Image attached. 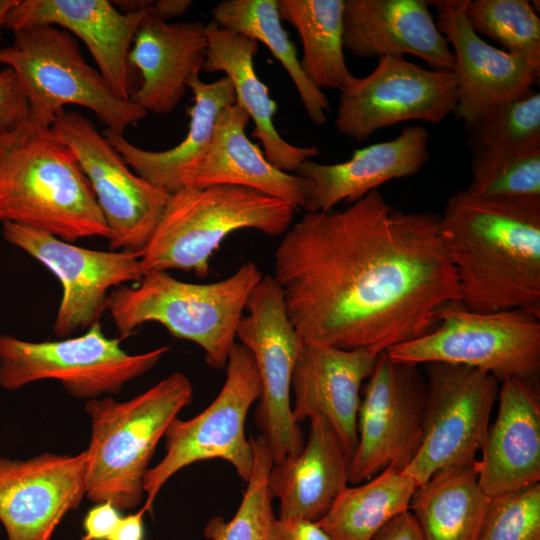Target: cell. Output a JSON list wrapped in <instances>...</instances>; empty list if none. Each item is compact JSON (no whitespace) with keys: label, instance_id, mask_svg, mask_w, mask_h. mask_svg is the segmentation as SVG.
<instances>
[{"label":"cell","instance_id":"13","mask_svg":"<svg viewBox=\"0 0 540 540\" xmlns=\"http://www.w3.org/2000/svg\"><path fill=\"white\" fill-rule=\"evenodd\" d=\"M419 365L379 354L357 416L358 444L348 482L361 484L387 468L404 471L419 451L427 398Z\"/></svg>","mask_w":540,"mask_h":540},{"label":"cell","instance_id":"44","mask_svg":"<svg viewBox=\"0 0 540 540\" xmlns=\"http://www.w3.org/2000/svg\"><path fill=\"white\" fill-rule=\"evenodd\" d=\"M17 2L18 0H0V44L2 41V29L5 28L7 16Z\"/></svg>","mask_w":540,"mask_h":540},{"label":"cell","instance_id":"2","mask_svg":"<svg viewBox=\"0 0 540 540\" xmlns=\"http://www.w3.org/2000/svg\"><path fill=\"white\" fill-rule=\"evenodd\" d=\"M439 234L460 303L476 312L526 310L540 317V198L451 196Z\"/></svg>","mask_w":540,"mask_h":540},{"label":"cell","instance_id":"40","mask_svg":"<svg viewBox=\"0 0 540 540\" xmlns=\"http://www.w3.org/2000/svg\"><path fill=\"white\" fill-rule=\"evenodd\" d=\"M270 540H332L317 522L302 519L273 520Z\"/></svg>","mask_w":540,"mask_h":540},{"label":"cell","instance_id":"3","mask_svg":"<svg viewBox=\"0 0 540 540\" xmlns=\"http://www.w3.org/2000/svg\"><path fill=\"white\" fill-rule=\"evenodd\" d=\"M0 222L67 242L111 231L73 152L51 128L29 120L0 134Z\"/></svg>","mask_w":540,"mask_h":540},{"label":"cell","instance_id":"21","mask_svg":"<svg viewBox=\"0 0 540 540\" xmlns=\"http://www.w3.org/2000/svg\"><path fill=\"white\" fill-rule=\"evenodd\" d=\"M208 46L201 21L169 23L151 12L141 21L128 54L141 76L130 99L146 113L169 114L202 69Z\"/></svg>","mask_w":540,"mask_h":540},{"label":"cell","instance_id":"1","mask_svg":"<svg viewBox=\"0 0 540 540\" xmlns=\"http://www.w3.org/2000/svg\"><path fill=\"white\" fill-rule=\"evenodd\" d=\"M274 265L306 342L381 353L428 333L460 302L439 216L399 211L378 190L345 209L306 212L284 233Z\"/></svg>","mask_w":540,"mask_h":540},{"label":"cell","instance_id":"11","mask_svg":"<svg viewBox=\"0 0 540 540\" xmlns=\"http://www.w3.org/2000/svg\"><path fill=\"white\" fill-rule=\"evenodd\" d=\"M236 330V338L252 354L261 383L255 412L273 465L297 457L304 448L302 430L292 416V373L303 339L293 326L281 286L263 275L251 291Z\"/></svg>","mask_w":540,"mask_h":540},{"label":"cell","instance_id":"19","mask_svg":"<svg viewBox=\"0 0 540 540\" xmlns=\"http://www.w3.org/2000/svg\"><path fill=\"white\" fill-rule=\"evenodd\" d=\"M379 354L371 348L342 349L303 340L293 369L294 421L323 417L350 460L358 444L360 389Z\"/></svg>","mask_w":540,"mask_h":540},{"label":"cell","instance_id":"23","mask_svg":"<svg viewBox=\"0 0 540 540\" xmlns=\"http://www.w3.org/2000/svg\"><path fill=\"white\" fill-rule=\"evenodd\" d=\"M497 418L489 425L478 481L489 498L540 481V397L536 383L509 378L498 392Z\"/></svg>","mask_w":540,"mask_h":540},{"label":"cell","instance_id":"7","mask_svg":"<svg viewBox=\"0 0 540 540\" xmlns=\"http://www.w3.org/2000/svg\"><path fill=\"white\" fill-rule=\"evenodd\" d=\"M13 42L0 48V64L11 68L29 106V119L51 128L67 104L92 111L99 122L118 134L147 113L131 99L117 96L84 59L78 41L54 25L16 30Z\"/></svg>","mask_w":540,"mask_h":540},{"label":"cell","instance_id":"39","mask_svg":"<svg viewBox=\"0 0 540 540\" xmlns=\"http://www.w3.org/2000/svg\"><path fill=\"white\" fill-rule=\"evenodd\" d=\"M120 510L110 502L95 504L84 517L80 540H108L121 519Z\"/></svg>","mask_w":540,"mask_h":540},{"label":"cell","instance_id":"29","mask_svg":"<svg viewBox=\"0 0 540 540\" xmlns=\"http://www.w3.org/2000/svg\"><path fill=\"white\" fill-rule=\"evenodd\" d=\"M489 503L479 485L476 461L438 472L417 486L410 511L426 540H478Z\"/></svg>","mask_w":540,"mask_h":540},{"label":"cell","instance_id":"4","mask_svg":"<svg viewBox=\"0 0 540 540\" xmlns=\"http://www.w3.org/2000/svg\"><path fill=\"white\" fill-rule=\"evenodd\" d=\"M263 277L248 261L229 277L211 283H189L167 271L148 270L134 286L122 285L108 297L109 312L120 339L147 322H156L179 339L201 347L207 364L226 366L247 299Z\"/></svg>","mask_w":540,"mask_h":540},{"label":"cell","instance_id":"24","mask_svg":"<svg viewBox=\"0 0 540 540\" xmlns=\"http://www.w3.org/2000/svg\"><path fill=\"white\" fill-rule=\"evenodd\" d=\"M428 139L424 126L406 125L397 137L358 149L347 161L305 160L296 171L313 184L304 211L333 210L343 201L351 204L388 181L417 173L429 158Z\"/></svg>","mask_w":540,"mask_h":540},{"label":"cell","instance_id":"14","mask_svg":"<svg viewBox=\"0 0 540 540\" xmlns=\"http://www.w3.org/2000/svg\"><path fill=\"white\" fill-rule=\"evenodd\" d=\"M74 154L111 231V250L139 253L152 237L170 194L134 173L92 122L61 112L51 126Z\"/></svg>","mask_w":540,"mask_h":540},{"label":"cell","instance_id":"18","mask_svg":"<svg viewBox=\"0 0 540 540\" xmlns=\"http://www.w3.org/2000/svg\"><path fill=\"white\" fill-rule=\"evenodd\" d=\"M429 2L436 8L439 31L452 46L457 88L453 114L465 128L492 107L533 89L540 68L478 35L467 20L466 0Z\"/></svg>","mask_w":540,"mask_h":540},{"label":"cell","instance_id":"8","mask_svg":"<svg viewBox=\"0 0 540 540\" xmlns=\"http://www.w3.org/2000/svg\"><path fill=\"white\" fill-rule=\"evenodd\" d=\"M396 361L447 363L479 369L498 381L532 383L540 372V317L526 310L476 312L460 302L444 307L428 333L387 351Z\"/></svg>","mask_w":540,"mask_h":540},{"label":"cell","instance_id":"12","mask_svg":"<svg viewBox=\"0 0 540 540\" xmlns=\"http://www.w3.org/2000/svg\"><path fill=\"white\" fill-rule=\"evenodd\" d=\"M425 377L422 442L403 471L417 486L443 470L476 463L499 392L493 375L467 366L428 363Z\"/></svg>","mask_w":540,"mask_h":540},{"label":"cell","instance_id":"36","mask_svg":"<svg viewBox=\"0 0 540 540\" xmlns=\"http://www.w3.org/2000/svg\"><path fill=\"white\" fill-rule=\"evenodd\" d=\"M466 189L482 198H540V146L471 155Z\"/></svg>","mask_w":540,"mask_h":540},{"label":"cell","instance_id":"26","mask_svg":"<svg viewBox=\"0 0 540 540\" xmlns=\"http://www.w3.org/2000/svg\"><path fill=\"white\" fill-rule=\"evenodd\" d=\"M349 463L329 423L321 416L311 417L301 453L272 465L268 475L270 495L280 502L278 518L320 520L348 487Z\"/></svg>","mask_w":540,"mask_h":540},{"label":"cell","instance_id":"31","mask_svg":"<svg viewBox=\"0 0 540 540\" xmlns=\"http://www.w3.org/2000/svg\"><path fill=\"white\" fill-rule=\"evenodd\" d=\"M211 13L217 26L264 44L288 73L310 120L315 125L327 121L329 101L304 75L296 48L282 25L277 0H223Z\"/></svg>","mask_w":540,"mask_h":540},{"label":"cell","instance_id":"41","mask_svg":"<svg viewBox=\"0 0 540 540\" xmlns=\"http://www.w3.org/2000/svg\"><path fill=\"white\" fill-rule=\"evenodd\" d=\"M372 540H426L424 533L413 515L408 510L387 522Z\"/></svg>","mask_w":540,"mask_h":540},{"label":"cell","instance_id":"6","mask_svg":"<svg viewBox=\"0 0 540 540\" xmlns=\"http://www.w3.org/2000/svg\"><path fill=\"white\" fill-rule=\"evenodd\" d=\"M295 209L254 189L234 185L185 187L170 194L163 215L140 252L145 271H191L200 278L210 271L213 253L231 233L258 230L284 234Z\"/></svg>","mask_w":540,"mask_h":540},{"label":"cell","instance_id":"34","mask_svg":"<svg viewBox=\"0 0 540 540\" xmlns=\"http://www.w3.org/2000/svg\"><path fill=\"white\" fill-rule=\"evenodd\" d=\"M465 129L472 153L540 146V93L532 89L496 105Z\"/></svg>","mask_w":540,"mask_h":540},{"label":"cell","instance_id":"35","mask_svg":"<svg viewBox=\"0 0 540 540\" xmlns=\"http://www.w3.org/2000/svg\"><path fill=\"white\" fill-rule=\"evenodd\" d=\"M254 466L242 501L234 517L225 521L214 517L206 524L209 540H270L275 514L268 489V475L273 465L267 441L262 435L250 439Z\"/></svg>","mask_w":540,"mask_h":540},{"label":"cell","instance_id":"5","mask_svg":"<svg viewBox=\"0 0 540 540\" xmlns=\"http://www.w3.org/2000/svg\"><path fill=\"white\" fill-rule=\"evenodd\" d=\"M192 398L191 381L174 372L123 402L110 396L88 400L86 497L95 504L110 502L119 510L136 508L143 500L144 477L157 444Z\"/></svg>","mask_w":540,"mask_h":540},{"label":"cell","instance_id":"22","mask_svg":"<svg viewBox=\"0 0 540 540\" xmlns=\"http://www.w3.org/2000/svg\"><path fill=\"white\" fill-rule=\"evenodd\" d=\"M425 0H344V49L360 58L417 56L453 71L454 55Z\"/></svg>","mask_w":540,"mask_h":540},{"label":"cell","instance_id":"32","mask_svg":"<svg viewBox=\"0 0 540 540\" xmlns=\"http://www.w3.org/2000/svg\"><path fill=\"white\" fill-rule=\"evenodd\" d=\"M416 487L403 471L387 468L348 486L316 522L332 540H372L392 518L410 510Z\"/></svg>","mask_w":540,"mask_h":540},{"label":"cell","instance_id":"33","mask_svg":"<svg viewBox=\"0 0 540 540\" xmlns=\"http://www.w3.org/2000/svg\"><path fill=\"white\" fill-rule=\"evenodd\" d=\"M473 30L540 68V18L527 0H466Z\"/></svg>","mask_w":540,"mask_h":540},{"label":"cell","instance_id":"16","mask_svg":"<svg viewBox=\"0 0 540 540\" xmlns=\"http://www.w3.org/2000/svg\"><path fill=\"white\" fill-rule=\"evenodd\" d=\"M2 236L60 282L62 296L53 325L58 338L101 323L110 292L127 283H138L144 274L139 253L83 248L13 222L2 223Z\"/></svg>","mask_w":540,"mask_h":540},{"label":"cell","instance_id":"30","mask_svg":"<svg viewBox=\"0 0 540 540\" xmlns=\"http://www.w3.org/2000/svg\"><path fill=\"white\" fill-rule=\"evenodd\" d=\"M277 6L301 39L306 78L321 91L342 90L352 76L344 56V0H277Z\"/></svg>","mask_w":540,"mask_h":540},{"label":"cell","instance_id":"9","mask_svg":"<svg viewBox=\"0 0 540 540\" xmlns=\"http://www.w3.org/2000/svg\"><path fill=\"white\" fill-rule=\"evenodd\" d=\"M169 346L130 354L120 339L106 336L101 323L84 334L33 342L0 333V386L18 390L40 380L60 381L75 398L118 394L124 385L150 371Z\"/></svg>","mask_w":540,"mask_h":540},{"label":"cell","instance_id":"43","mask_svg":"<svg viewBox=\"0 0 540 540\" xmlns=\"http://www.w3.org/2000/svg\"><path fill=\"white\" fill-rule=\"evenodd\" d=\"M193 4L190 0L153 1L151 12L165 21L182 16Z\"/></svg>","mask_w":540,"mask_h":540},{"label":"cell","instance_id":"10","mask_svg":"<svg viewBox=\"0 0 540 540\" xmlns=\"http://www.w3.org/2000/svg\"><path fill=\"white\" fill-rule=\"evenodd\" d=\"M226 380L215 399L188 420L178 417L165 434V455L148 469L143 482V509L152 512L163 485L178 471L195 462L223 459L247 482L254 466V453L245 436V422L252 404L261 396L255 360L242 344L235 343L226 363Z\"/></svg>","mask_w":540,"mask_h":540},{"label":"cell","instance_id":"17","mask_svg":"<svg viewBox=\"0 0 540 540\" xmlns=\"http://www.w3.org/2000/svg\"><path fill=\"white\" fill-rule=\"evenodd\" d=\"M86 471L85 451L27 460L0 456V522L7 540H52L62 519L86 496Z\"/></svg>","mask_w":540,"mask_h":540},{"label":"cell","instance_id":"38","mask_svg":"<svg viewBox=\"0 0 540 540\" xmlns=\"http://www.w3.org/2000/svg\"><path fill=\"white\" fill-rule=\"evenodd\" d=\"M29 120V106L16 74L0 70V134Z\"/></svg>","mask_w":540,"mask_h":540},{"label":"cell","instance_id":"42","mask_svg":"<svg viewBox=\"0 0 540 540\" xmlns=\"http://www.w3.org/2000/svg\"><path fill=\"white\" fill-rule=\"evenodd\" d=\"M145 513L146 511L141 508L136 513L121 517L108 540H144L143 516Z\"/></svg>","mask_w":540,"mask_h":540},{"label":"cell","instance_id":"37","mask_svg":"<svg viewBox=\"0 0 540 540\" xmlns=\"http://www.w3.org/2000/svg\"><path fill=\"white\" fill-rule=\"evenodd\" d=\"M478 540H540V484L490 498Z\"/></svg>","mask_w":540,"mask_h":540},{"label":"cell","instance_id":"15","mask_svg":"<svg viewBox=\"0 0 540 540\" xmlns=\"http://www.w3.org/2000/svg\"><path fill=\"white\" fill-rule=\"evenodd\" d=\"M340 91L334 125L357 141L405 121L440 123L457 104L452 71L426 69L404 56L379 57L370 74L352 75Z\"/></svg>","mask_w":540,"mask_h":540},{"label":"cell","instance_id":"25","mask_svg":"<svg viewBox=\"0 0 540 540\" xmlns=\"http://www.w3.org/2000/svg\"><path fill=\"white\" fill-rule=\"evenodd\" d=\"M249 120L247 112L236 102L221 113L211 144L188 187L241 186L280 199L295 210L304 209L312 182L270 163L246 135Z\"/></svg>","mask_w":540,"mask_h":540},{"label":"cell","instance_id":"20","mask_svg":"<svg viewBox=\"0 0 540 540\" xmlns=\"http://www.w3.org/2000/svg\"><path fill=\"white\" fill-rule=\"evenodd\" d=\"M149 10L125 13L108 0H18L5 28L14 32L54 25L68 31L85 43L111 90L120 98L130 99L136 71L128 62V54Z\"/></svg>","mask_w":540,"mask_h":540},{"label":"cell","instance_id":"27","mask_svg":"<svg viewBox=\"0 0 540 540\" xmlns=\"http://www.w3.org/2000/svg\"><path fill=\"white\" fill-rule=\"evenodd\" d=\"M187 86L193 92L194 103L189 111L188 132L176 146L150 151L132 144L124 134L108 129L103 132L134 173L169 194L189 186L211 144L219 116L235 103L234 89L226 76L206 83L197 74Z\"/></svg>","mask_w":540,"mask_h":540},{"label":"cell","instance_id":"28","mask_svg":"<svg viewBox=\"0 0 540 540\" xmlns=\"http://www.w3.org/2000/svg\"><path fill=\"white\" fill-rule=\"evenodd\" d=\"M206 35L208 46L202 69L225 74L233 86L235 102L254 122L252 136L262 143L268 161L282 171L296 173L299 166L315 157L319 150L315 146L292 145L275 128L273 117L277 103L270 97L268 87L259 79L254 66L258 43L212 21L206 24Z\"/></svg>","mask_w":540,"mask_h":540}]
</instances>
